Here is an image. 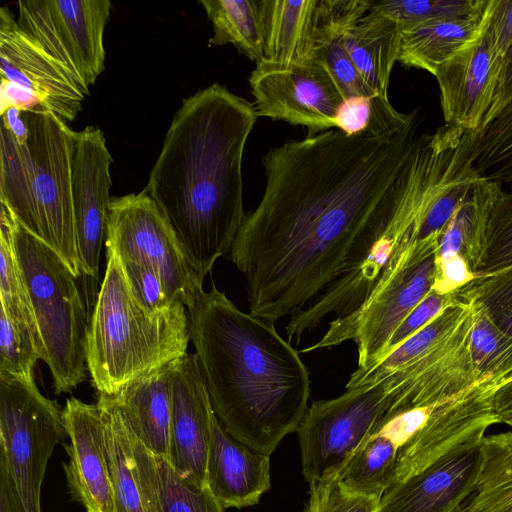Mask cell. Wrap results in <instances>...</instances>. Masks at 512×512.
<instances>
[{
	"label": "cell",
	"mask_w": 512,
	"mask_h": 512,
	"mask_svg": "<svg viewBox=\"0 0 512 512\" xmlns=\"http://www.w3.org/2000/svg\"><path fill=\"white\" fill-rule=\"evenodd\" d=\"M119 260L133 296L148 314L163 313L182 304L167 293L161 279L149 267L131 260Z\"/></svg>",
	"instance_id": "obj_42"
},
{
	"label": "cell",
	"mask_w": 512,
	"mask_h": 512,
	"mask_svg": "<svg viewBox=\"0 0 512 512\" xmlns=\"http://www.w3.org/2000/svg\"><path fill=\"white\" fill-rule=\"evenodd\" d=\"M43 348L55 394L87 378L89 319L76 277L63 259L28 232L1 204Z\"/></svg>",
	"instance_id": "obj_6"
},
{
	"label": "cell",
	"mask_w": 512,
	"mask_h": 512,
	"mask_svg": "<svg viewBox=\"0 0 512 512\" xmlns=\"http://www.w3.org/2000/svg\"><path fill=\"white\" fill-rule=\"evenodd\" d=\"M20 28L52 57L85 96L105 68L109 0H21Z\"/></svg>",
	"instance_id": "obj_12"
},
{
	"label": "cell",
	"mask_w": 512,
	"mask_h": 512,
	"mask_svg": "<svg viewBox=\"0 0 512 512\" xmlns=\"http://www.w3.org/2000/svg\"><path fill=\"white\" fill-rule=\"evenodd\" d=\"M112 156L98 126L77 132L72 166L73 207L79 265L82 274L98 277L112 197Z\"/></svg>",
	"instance_id": "obj_15"
},
{
	"label": "cell",
	"mask_w": 512,
	"mask_h": 512,
	"mask_svg": "<svg viewBox=\"0 0 512 512\" xmlns=\"http://www.w3.org/2000/svg\"><path fill=\"white\" fill-rule=\"evenodd\" d=\"M70 443L64 466L72 498L86 510L115 512L106 449L105 423L97 404L70 397L62 410Z\"/></svg>",
	"instance_id": "obj_18"
},
{
	"label": "cell",
	"mask_w": 512,
	"mask_h": 512,
	"mask_svg": "<svg viewBox=\"0 0 512 512\" xmlns=\"http://www.w3.org/2000/svg\"><path fill=\"white\" fill-rule=\"evenodd\" d=\"M456 300L454 293L441 294L431 289V291L421 300V302L409 313L400 326L392 335L383 358L390 352L399 347L404 341L418 332L433 318H435L443 309ZM382 358V359H383ZM381 359V360H382ZM380 360V361H381ZM378 363V362H377Z\"/></svg>",
	"instance_id": "obj_43"
},
{
	"label": "cell",
	"mask_w": 512,
	"mask_h": 512,
	"mask_svg": "<svg viewBox=\"0 0 512 512\" xmlns=\"http://www.w3.org/2000/svg\"><path fill=\"white\" fill-rule=\"evenodd\" d=\"M133 439L155 512H224L207 487L183 479L167 459L156 457L134 435Z\"/></svg>",
	"instance_id": "obj_29"
},
{
	"label": "cell",
	"mask_w": 512,
	"mask_h": 512,
	"mask_svg": "<svg viewBox=\"0 0 512 512\" xmlns=\"http://www.w3.org/2000/svg\"><path fill=\"white\" fill-rule=\"evenodd\" d=\"M254 105L214 83L183 99L146 189L204 277L244 222L242 161Z\"/></svg>",
	"instance_id": "obj_2"
},
{
	"label": "cell",
	"mask_w": 512,
	"mask_h": 512,
	"mask_svg": "<svg viewBox=\"0 0 512 512\" xmlns=\"http://www.w3.org/2000/svg\"><path fill=\"white\" fill-rule=\"evenodd\" d=\"M474 168L483 177L512 186V99L469 135Z\"/></svg>",
	"instance_id": "obj_33"
},
{
	"label": "cell",
	"mask_w": 512,
	"mask_h": 512,
	"mask_svg": "<svg viewBox=\"0 0 512 512\" xmlns=\"http://www.w3.org/2000/svg\"><path fill=\"white\" fill-rule=\"evenodd\" d=\"M249 84L258 117L302 125L311 134L335 129L345 102L329 70L318 60L286 70L255 67Z\"/></svg>",
	"instance_id": "obj_14"
},
{
	"label": "cell",
	"mask_w": 512,
	"mask_h": 512,
	"mask_svg": "<svg viewBox=\"0 0 512 512\" xmlns=\"http://www.w3.org/2000/svg\"><path fill=\"white\" fill-rule=\"evenodd\" d=\"M469 350L480 380H491L493 388L512 373V336L474 307Z\"/></svg>",
	"instance_id": "obj_34"
},
{
	"label": "cell",
	"mask_w": 512,
	"mask_h": 512,
	"mask_svg": "<svg viewBox=\"0 0 512 512\" xmlns=\"http://www.w3.org/2000/svg\"><path fill=\"white\" fill-rule=\"evenodd\" d=\"M400 450L395 439L375 428L337 477L347 490L380 499L393 483Z\"/></svg>",
	"instance_id": "obj_31"
},
{
	"label": "cell",
	"mask_w": 512,
	"mask_h": 512,
	"mask_svg": "<svg viewBox=\"0 0 512 512\" xmlns=\"http://www.w3.org/2000/svg\"><path fill=\"white\" fill-rule=\"evenodd\" d=\"M106 247L120 259L146 265L167 293L191 309L203 290V278L192 266L171 225L145 188L112 197L108 205Z\"/></svg>",
	"instance_id": "obj_11"
},
{
	"label": "cell",
	"mask_w": 512,
	"mask_h": 512,
	"mask_svg": "<svg viewBox=\"0 0 512 512\" xmlns=\"http://www.w3.org/2000/svg\"><path fill=\"white\" fill-rule=\"evenodd\" d=\"M483 3L484 0H372L370 10L380 12L404 26L466 16Z\"/></svg>",
	"instance_id": "obj_39"
},
{
	"label": "cell",
	"mask_w": 512,
	"mask_h": 512,
	"mask_svg": "<svg viewBox=\"0 0 512 512\" xmlns=\"http://www.w3.org/2000/svg\"><path fill=\"white\" fill-rule=\"evenodd\" d=\"M401 29L392 18L369 10L343 34L352 62L366 83L385 100H389L390 76L398 61Z\"/></svg>",
	"instance_id": "obj_26"
},
{
	"label": "cell",
	"mask_w": 512,
	"mask_h": 512,
	"mask_svg": "<svg viewBox=\"0 0 512 512\" xmlns=\"http://www.w3.org/2000/svg\"><path fill=\"white\" fill-rule=\"evenodd\" d=\"M23 114L29 130L26 143L0 128L1 204L79 278L72 186L77 132L49 109Z\"/></svg>",
	"instance_id": "obj_4"
},
{
	"label": "cell",
	"mask_w": 512,
	"mask_h": 512,
	"mask_svg": "<svg viewBox=\"0 0 512 512\" xmlns=\"http://www.w3.org/2000/svg\"><path fill=\"white\" fill-rule=\"evenodd\" d=\"M87 512H94V511H91V510H86Z\"/></svg>",
	"instance_id": "obj_51"
},
{
	"label": "cell",
	"mask_w": 512,
	"mask_h": 512,
	"mask_svg": "<svg viewBox=\"0 0 512 512\" xmlns=\"http://www.w3.org/2000/svg\"><path fill=\"white\" fill-rule=\"evenodd\" d=\"M454 295L482 312L503 333L512 336V265L493 273L475 275Z\"/></svg>",
	"instance_id": "obj_36"
},
{
	"label": "cell",
	"mask_w": 512,
	"mask_h": 512,
	"mask_svg": "<svg viewBox=\"0 0 512 512\" xmlns=\"http://www.w3.org/2000/svg\"><path fill=\"white\" fill-rule=\"evenodd\" d=\"M0 96V113L9 107L22 112L48 109L32 92L4 79H1Z\"/></svg>",
	"instance_id": "obj_46"
},
{
	"label": "cell",
	"mask_w": 512,
	"mask_h": 512,
	"mask_svg": "<svg viewBox=\"0 0 512 512\" xmlns=\"http://www.w3.org/2000/svg\"><path fill=\"white\" fill-rule=\"evenodd\" d=\"M97 405L105 423L115 512H155L135 455L133 435L120 409L103 394H99Z\"/></svg>",
	"instance_id": "obj_25"
},
{
	"label": "cell",
	"mask_w": 512,
	"mask_h": 512,
	"mask_svg": "<svg viewBox=\"0 0 512 512\" xmlns=\"http://www.w3.org/2000/svg\"><path fill=\"white\" fill-rule=\"evenodd\" d=\"M431 178L419 152L412 183L404 198L377 216L356 238L330 283L285 326L288 340L299 339L329 315L343 317L371 293L388 261L405 240L414 241L429 200ZM335 317V318H336Z\"/></svg>",
	"instance_id": "obj_7"
},
{
	"label": "cell",
	"mask_w": 512,
	"mask_h": 512,
	"mask_svg": "<svg viewBox=\"0 0 512 512\" xmlns=\"http://www.w3.org/2000/svg\"><path fill=\"white\" fill-rule=\"evenodd\" d=\"M475 277L466 261L456 255L436 259L435 279L432 290L441 294H452Z\"/></svg>",
	"instance_id": "obj_45"
},
{
	"label": "cell",
	"mask_w": 512,
	"mask_h": 512,
	"mask_svg": "<svg viewBox=\"0 0 512 512\" xmlns=\"http://www.w3.org/2000/svg\"><path fill=\"white\" fill-rule=\"evenodd\" d=\"M493 0L472 13L401 26L398 61L405 67L423 69L433 76L437 69L485 33Z\"/></svg>",
	"instance_id": "obj_24"
},
{
	"label": "cell",
	"mask_w": 512,
	"mask_h": 512,
	"mask_svg": "<svg viewBox=\"0 0 512 512\" xmlns=\"http://www.w3.org/2000/svg\"><path fill=\"white\" fill-rule=\"evenodd\" d=\"M512 265V186L496 200L487 223L485 249L476 275Z\"/></svg>",
	"instance_id": "obj_40"
},
{
	"label": "cell",
	"mask_w": 512,
	"mask_h": 512,
	"mask_svg": "<svg viewBox=\"0 0 512 512\" xmlns=\"http://www.w3.org/2000/svg\"><path fill=\"white\" fill-rule=\"evenodd\" d=\"M214 34L210 45L232 44L240 54L259 63L263 33L258 0H201Z\"/></svg>",
	"instance_id": "obj_32"
},
{
	"label": "cell",
	"mask_w": 512,
	"mask_h": 512,
	"mask_svg": "<svg viewBox=\"0 0 512 512\" xmlns=\"http://www.w3.org/2000/svg\"><path fill=\"white\" fill-rule=\"evenodd\" d=\"M459 512H512V430L483 438L474 490Z\"/></svg>",
	"instance_id": "obj_30"
},
{
	"label": "cell",
	"mask_w": 512,
	"mask_h": 512,
	"mask_svg": "<svg viewBox=\"0 0 512 512\" xmlns=\"http://www.w3.org/2000/svg\"><path fill=\"white\" fill-rule=\"evenodd\" d=\"M0 512H25L6 465L0 460Z\"/></svg>",
	"instance_id": "obj_48"
},
{
	"label": "cell",
	"mask_w": 512,
	"mask_h": 512,
	"mask_svg": "<svg viewBox=\"0 0 512 512\" xmlns=\"http://www.w3.org/2000/svg\"><path fill=\"white\" fill-rule=\"evenodd\" d=\"M480 463L481 444L394 482L378 512H459L474 490Z\"/></svg>",
	"instance_id": "obj_19"
},
{
	"label": "cell",
	"mask_w": 512,
	"mask_h": 512,
	"mask_svg": "<svg viewBox=\"0 0 512 512\" xmlns=\"http://www.w3.org/2000/svg\"><path fill=\"white\" fill-rule=\"evenodd\" d=\"M487 34L492 60L500 76L505 55L512 45V0H493Z\"/></svg>",
	"instance_id": "obj_44"
},
{
	"label": "cell",
	"mask_w": 512,
	"mask_h": 512,
	"mask_svg": "<svg viewBox=\"0 0 512 512\" xmlns=\"http://www.w3.org/2000/svg\"><path fill=\"white\" fill-rule=\"evenodd\" d=\"M503 191L502 183L480 176L442 231L436 259L462 257L476 275L484 249L490 212Z\"/></svg>",
	"instance_id": "obj_27"
},
{
	"label": "cell",
	"mask_w": 512,
	"mask_h": 512,
	"mask_svg": "<svg viewBox=\"0 0 512 512\" xmlns=\"http://www.w3.org/2000/svg\"><path fill=\"white\" fill-rule=\"evenodd\" d=\"M404 385L401 372L342 395L314 401L298 432L302 473L308 483L337 475L370 435Z\"/></svg>",
	"instance_id": "obj_9"
},
{
	"label": "cell",
	"mask_w": 512,
	"mask_h": 512,
	"mask_svg": "<svg viewBox=\"0 0 512 512\" xmlns=\"http://www.w3.org/2000/svg\"><path fill=\"white\" fill-rule=\"evenodd\" d=\"M492 404L499 423L512 427V378L493 388Z\"/></svg>",
	"instance_id": "obj_49"
},
{
	"label": "cell",
	"mask_w": 512,
	"mask_h": 512,
	"mask_svg": "<svg viewBox=\"0 0 512 512\" xmlns=\"http://www.w3.org/2000/svg\"><path fill=\"white\" fill-rule=\"evenodd\" d=\"M417 116L382 136L330 129L262 157L265 189L230 259L249 312L268 322L306 307L335 277L359 234L406 195L417 166Z\"/></svg>",
	"instance_id": "obj_1"
},
{
	"label": "cell",
	"mask_w": 512,
	"mask_h": 512,
	"mask_svg": "<svg viewBox=\"0 0 512 512\" xmlns=\"http://www.w3.org/2000/svg\"><path fill=\"white\" fill-rule=\"evenodd\" d=\"M175 361L154 369L108 395L131 433L156 457L169 459L172 377Z\"/></svg>",
	"instance_id": "obj_23"
},
{
	"label": "cell",
	"mask_w": 512,
	"mask_h": 512,
	"mask_svg": "<svg viewBox=\"0 0 512 512\" xmlns=\"http://www.w3.org/2000/svg\"><path fill=\"white\" fill-rule=\"evenodd\" d=\"M492 390L490 380L484 379L434 404L425 423L400 450L393 483L480 445L487 429L499 423Z\"/></svg>",
	"instance_id": "obj_13"
},
{
	"label": "cell",
	"mask_w": 512,
	"mask_h": 512,
	"mask_svg": "<svg viewBox=\"0 0 512 512\" xmlns=\"http://www.w3.org/2000/svg\"><path fill=\"white\" fill-rule=\"evenodd\" d=\"M107 266L87 336V368L98 394L114 395L142 375L187 353L189 314L183 304L156 315L136 301L115 251Z\"/></svg>",
	"instance_id": "obj_5"
},
{
	"label": "cell",
	"mask_w": 512,
	"mask_h": 512,
	"mask_svg": "<svg viewBox=\"0 0 512 512\" xmlns=\"http://www.w3.org/2000/svg\"><path fill=\"white\" fill-rule=\"evenodd\" d=\"M512 99V45L505 55L493 103L482 124L491 120Z\"/></svg>",
	"instance_id": "obj_47"
},
{
	"label": "cell",
	"mask_w": 512,
	"mask_h": 512,
	"mask_svg": "<svg viewBox=\"0 0 512 512\" xmlns=\"http://www.w3.org/2000/svg\"><path fill=\"white\" fill-rule=\"evenodd\" d=\"M1 79L32 92L65 122L75 120L85 95L63 68L18 25L9 8H0Z\"/></svg>",
	"instance_id": "obj_17"
},
{
	"label": "cell",
	"mask_w": 512,
	"mask_h": 512,
	"mask_svg": "<svg viewBox=\"0 0 512 512\" xmlns=\"http://www.w3.org/2000/svg\"><path fill=\"white\" fill-rule=\"evenodd\" d=\"M438 243L439 238L402 242L368 297L354 311L330 321L323 337L301 353L353 341L356 370L379 362L396 329L433 287Z\"/></svg>",
	"instance_id": "obj_8"
},
{
	"label": "cell",
	"mask_w": 512,
	"mask_h": 512,
	"mask_svg": "<svg viewBox=\"0 0 512 512\" xmlns=\"http://www.w3.org/2000/svg\"><path fill=\"white\" fill-rule=\"evenodd\" d=\"M319 0H258L263 58L255 67L286 70L317 59Z\"/></svg>",
	"instance_id": "obj_22"
},
{
	"label": "cell",
	"mask_w": 512,
	"mask_h": 512,
	"mask_svg": "<svg viewBox=\"0 0 512 512\" xmlns=\"http://www.w3.org/2000/svg\"><path fill=\"white\" fill-rule=\"evenodd\" d=\"M214 414L197 355L187 352L173 369L168 461L180 477L201 487H206Z\"/></svg>",
	"instance_id": "obj_16"
},
{
	"label": "cell",
	"mask_w": 512,
	"mask_h": 512,
	"mask_svg": "<svg viewBox=\"0 0 512 512\" xmlns=\"http://www.w3.org/2000/svg\"><path fill=\"white\" fill-rule=\"evenodd\" d=\"M2 126H4L20 143H26L29 135L26 119L22 111L9 107L1 112Z\"/></svg>",
	"instance_id": "obj_50"
},
{
	"label": "cell",
	"mask_w": 512,
	"mask_h": 512,
	"mask_svg": "<svg viewBox=\"0 0 512 512\" xmlns=\"http://www.w3.org/2000/svg\"><path fill=\"white\" fill-rule=\"evenodd\" d=\"M190 341L224 430L269 455L308 409L309 372L268 322L238 308L213 283L188 310Z\"/></svg>",
	"instance_id": "obj_3"
},
{
	"label": "cell",
	"mask_w": 512,
	"mask_h": 512,
	"mask_svg": "<svg viewBox=\"0 0 512 512\" xmlns=\"http://www.w3.org/2000/svg\"><path fill=\"white\" fill-rule=\"evenodd\" d=\"M310 485L309 502L303 512H378V498L353 493L337 475Z\"/></svg>",
	"instance_id": "obj_41"
},
{
	"label": "cell",
	"mask_w": 512,
	"mask_h": 512,
	"mask_svg": "<svg viewBox=\"0 0 512 512\" xmlns=\"http://www.w3.org/2000/svg\"><path fill=\"white\" fill-rule=\"evenodd\" d=\"M62 410L35 382L0 375V460L6 465L25 512H41L48 461L65 438Z\"/></svg>",
	"instance_id": "obj_10"
},
{
	"label": "cell",
	"mask_w": 512,
	"mask_h": 512,
	"mask_svg": "<svg viewBox=\"0 0 512 512\" xmlns=\"http://www.w3.org/2000/svg\"><path fill=\"white\" fill-rule=\"evenodd\" d=\"M0 303L11 318L26 324L35 335L42 353L33 310L21 275L7 224L0 220ZM41 358V359H42Z\"/></svg>",
	"instance_id": "obj_38"
},
{
	"label": "cell",
	"mask_w": 512,
	"mask_h": 512,
	"mask_svg": "<svg viewBox=\"0 0 512 512\" xmlns=\"http://www.w3.org/2000/svg\"><path fill=\"white\" fill-rule=\"evenodd\" d=\"M42 358L40 345L31 329L0 308V375L34 381V367Z\"/></svg>",
	"instance_id": "obj_37"
},
{
	"label": "cell",
	"mask_w": 512,
	"mask_h": 512,
	"mask_svg": "<svg viewBox=\"0 0 512 512\" xmlns=\"http://www.w3.org/2000/svg\"><path fill=\"white\" fill-rule=\"evenodd\" d=\"M270 456L230 436L214 414L206 467V487L223 508L256 504L270 487Z\"/></svg>",
	"instance_id": "obj_21"
},
{
	"label": "cell",
	"mask_w": 512,
	"mask_h": 512,
	"mask_svg": "<svg viewBox=\"0 0 512 512\" xmlns=\"http://www.w3.org/2000/svg\"><path fill=\"white\" fill-rule=\"evenodd\" d=\"M472 314V305L456 298L428 324L381 361L365 370H355L351 374L346 388L352 389L376 383L419 361L448 341Z\"/></svg>",
	"instance_id": "obj_28"
},
{
	"label": "cell",
	"mask_w": 512,
	"mask_h": 512,
	"mask_svg": "<svg viewBox=\"0 0 512 512\" xmlns=\"http://www.w3.org/2000/svg\"><path fill=\"white\" fill-rule=\"evenodd\" d=\"M347 29L318 19L317 59L330 72L345 100L350 98H370L390 102L380 97L364 80L352 62L343 43Z\"/></svg>",
	"instance_id": "obj_35"
},
{
	"label": "cell",
	"mask_w": 512,
	"mask_h": 512,
	"mask_svg": "<svg viewBox=\"0 0 512 512\" xmlns=\"http://www.w3.org/2000/svg\"><path fill=\"white\" fill-rule=\"evenodd\" d=\"M434 76L445 124L476 132L493 103L500 79L487 29L478 41L440 66Z\"/></svg>",
	"instance_id": "obj_20"
}]
</instances>
